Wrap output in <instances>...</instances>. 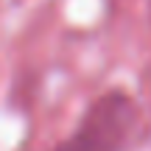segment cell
<instances>
[{
	"instance_id": "cell-1",
	"label": "cell",
	"mask_w": 151,
	"mask_h": 151,
	"mask_svg": "<svg viewBox=\"0 0 151 151\" xmlns=\"http://www.w3.org/2000/svg\"><path fill=\"white\" fill-rule=\"evenodd\" d=\"M137 126V106L126 92L112 90L90 104L78 132L56 151H120Z\"/></svg>"
}]
</instances>
